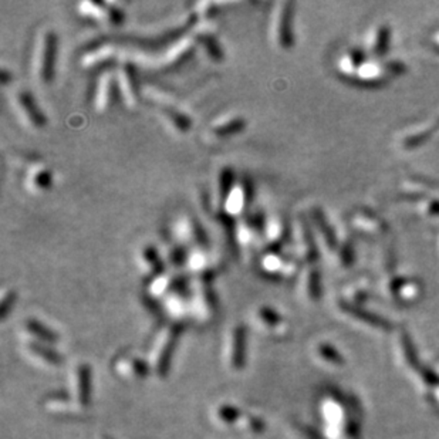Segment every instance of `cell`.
Listing matches in <instances>:
<instances>
[{"mask_svg": "<svg viewBox=\"0 0 439 439\" xmlns=\"http://www.w3.org/2000/svg\"><path fill=\"white\" fill-rule=\"evenodd\" d=\"M77 380H78V394L81 397V401H87V394H88V374L83 370H78L77 373Z\"/></svg>", "mask_w": 439, "mask_h": 439, "instance_id": "obj_30", "label": "cell"}, {"mask_svg": "<svg viewBox=\"0 0 439 439\" xmlns=\"http://www.w3.org/2000/svg\"><path fill=\"white\" fill-rule=\"evenodd\" d=\"M337 262L341 266H350L354 263L356 260V249H354V243L351 242H343L337 250V253L334 254Z\"/></svg>", "mask_w": 439, "mask_h": 439, "instance_id": "obj_27", "label": "cell"}, {"mask_svg": "<svg viewBox=\"0 0 439 439\" xmlns=\"http://www.w3.org/2000/svg\"><path fill=\"white\" fill-rule=\"evenodd\" d=\"M59 52V37L54 32L45 33L39 57V76L43 84H50L54 80L56 57Z\"/></svg>", "mask_w": 439, "mask_h": 439, "instance_id": "obj_5", "label": "cell"}, {"mask_svg": "<svg viewBox=\"0 0 439 439\" xmlns=\"http://www.w3.org/2000/svg\"><path fill=\"white\" fill-rule=\"evenodd\" d=\"M402 195L429 197L439 199V184L422 177H409L401 182Z\"/></svg>", "mask_w": 439, "mask_h": 439, "instance_id": "obj_15", "label": "cell"}, {"mask_svg": "<svg viewBox=\"0 0 439 439\" xmlns=\"http://www.w3.org/2000/svg\"><path fill=\"white\" fill-rule=\"evenodd\" d=\"M312 225H313V229H316V232L319 233L320 242L327 249V252L336 254L341 243L339 242V236H337L334 228L332 226V223L329 222V219L326 218V215L323 213V211L320 208L313 209Z\"/></svg>", "mask_w": 439, "mask_h": 439, "instance_id": "obj_12", "label": "cell"}, {"mask_svg": "<svg viewBox=\"0 0 439 439\" xmlns=\"http://www.w3.org/2000/svg\"><path fill=\"white\" fill-rule=\"evenodd\" d=\"M198 42H201L208 53V56L213 60V62H222L223 60V52L218 43V40L212 36V35H199Z\"/></svg>", "mask_w": 439, "mask_h": 439, "instance_id": "obj_25", "label": "cell"}, {"mask_svg": "<svg viewBox=\"0 0 439 439\" xmlns=\"http://www.w3.org/2000/svg\"><path fill=\"white\" fill-rule=\"evenodd\" d=\"M119 94L118 87V76H115L111 70H107L101 74L94 94V104L98 111H105L112 105L117 95Z\"/></svg>", "mask_w": 439, "mask_h": 439, "instance_id": "obj_8", "label": "cell"}, {"mask_svg": "<svg viewBox=\"0 0 439 439\" xmlns=\"http://www.w3.org/2000/svg\"><path fill=\"white\" fill-rule=\"evenodd\" d=\"M264 235H266V240L270 246V250H276L281 245L283 239L286 238L284 223L279 218H273V219L266 221Z\"/></svg>", "mask_w": 439, "mask_h": 439, "instance_id": "obj_20", "label": "cell"}, {"mask_svg": "<svg viewBox=\"0 0 439 439\" xmlns=\"http://www.w3.org/2000/svg\"><path fill=\"white\" fill-rule=\"evenodd\" d=\"M351 228L367 238H382L388 233V223L375 212L368 209H356L350 215Z\"/></svg>", "mask_w": 439, "mask_h": 439, "instance_id": "obj_3", "label": "cell"}, {"mask_svg": "<svg viewBox=\"0 0 439 439\" xmlns=\"http://www.w3.org/2000/svg\"><path fill=\"white\" fill-rule=\"evenodd\" d=\"M235 174L232 168H223L221 175H219V185H218V192H219V199H221V206L223 208L226 199L229 198L233 187H235Z\"/></svg>", "mask_w": 439, "mask_h": 439, "instance_id": "obj_23", "label": "cell"}, {"mask_svg": "<svg viewBox=\"0 0 439 439\" xmlns=\"http://www.w3.org/2000/svg\"><path fill=\"white\" fill-rule=\"evenodd\" d=\"M195 52V40L184 37L174 43L161 57L158 66L161 69H174L184 64Z\"/></svg>", "mask_w": 439, "mask_h": 439, "instance_id": "obj_13", "label": "cell"}, {"mask_svg": "<svg viewBox=\"0 0 439 439\" xmlns=\"http://www.w3.org/2000/svg\"><path fill=\"white\" fill-rule=\"evenodd\" d=\"M392 30L391 26L385 22L371 26L365 35L364 40V53L374 59H382L391 47Z\"/></svg>", "mask_w": 439, "mask_h": 439, "instance_id": "obj_4", "label": "cell"}, {"mask_svg": "<svg viewBox=\"0 0 439 439\" xmlns=\"http://www.w3.org/2000/svg\"><path fill=\"white\" fill-rule=\"evenodd\" d=\"M141 259H142V263L145 264L146 271H148L150 274H153L154 279L163 274V270H164L163 257H161L160 252L154 246L144 247Z\"/></svg>", "mask_w": 439, "mask_h": 439, "instance_id": "obj_19", "label": "cell"}, {"mask_svg": "<svg viewBox=\"0 0 439 439\" xmlns=\"http://www.w3.org/2000/svg\"><path fill=\"white\" fill-rule=\"evenodd\" d=\"M15 298H16V296H15V293H13V291H11V293H8V295L4 296V300H2V316H4V317L6 316L8 309H11V305H13Z\"/></svg>", "mask_w": 439, "mask_h": 439, "instance_id": "obj_31", "label": "cell"}, {"mask_svg": "<svg viewBox=\"0 0 439 439\" xmlns=\"http://www.w3.org/2000/svg\"><path fill=\"white\" fill-rule=\"evenodd\" d=\"M9 81H11V80H9V73H8V70H6V69H2V83L6 86Z\"/></svg>", "mask_w": 439, "mask_h": 439, "instance_id": "obj_33", "label": "cell"}, {"mask_svg": "<svg viewBox=\"0 0 439 439\" xmlns=\"http://www.w3.org/2000/svg\"><path fill=\"white\" fill-rule=\"evenodd\" d=\"M405 71L406 67L401 62L374 59L365 54L350 81L365 87H377L388 83L394 77L402 76Z\"/></svg>", "mask_w": 439, "mask_h": 439, "instance_id": "obj_1", "label": "cell"}, {"mask_svg": "<svg viewBox=\"0 0 439 439\" xmlns=\"http://www.w3.org/2000/svg\"><path fill=\"white\" fill-rule=\"evenodd\" d=\"M30 184L39 189V191H45L49 189L52 185V174L47 170H35L30 172Z\"/></svg>", "mask_w": 439, "mask_h": 439, "instance_id": "obj_26", "label": "cell"}, {"mask_svg": "<svg viewBox=\"0 0 439 439\" xmlns=\"http://www.w3.org/2000/svg\"><path fill=\"white\" fill-rule=\"evenodd\" d=\"M232 353L229 356V363L236 368L242 365L245 353V332L242 327H236L232 334Z\"/></svg>", "mask_w": 439, "mask_h": 439, "instance_id": "obj_21", "label": "cell"}, {"mask_svg": "<svg viewBox=\"0 0 439 439\" xmlns=\"http://www.w3.org/2000/svg\"><path fill=\"white\" fill-rule=\"evenodd\" d=\"M245 128H246V121L238 117V118H230L229 121H225L213 127V134L218 135L219 138H226V136H233L236 134H240Z\"/></svg>", "mask_w": 439, "mask_h": 439, "instance_id": "obj_22", "label": "cell"}, {"mask_svg": "<svg viewBox=\"0 0 439 439\" xmlns=\"http://www.w3.org/2000/svg\"><path fill=\"white\" fill-rule=\"evenodd\" d=\"M18 104L25 115V118L35 127L43 128L47 124V118L42 112L40 107L36 104L35 98L28 91H21L18 94Z\"/></svg>", "mask_w": 439, "mask_h": 439, "instance_id": "obj_17", "label": "cell"}, {"mask_svg": "<svg viewBox=\"0 0 439 439\" xmlns=\"http://www.w3.org/2000/svg\"><path fill=\"white\" fill-rule=\"evenodd\" d=\"M306 286L312 298L320 295V270L316 266H310L306 274Z\"/></svg>", "mask_w": 439, "mask_h": 439, "instance_id": "obj_28", "label": "cell"}, {"mask_svg": "<svg viewBox=\"0 0 439 439\" xmlns=\"http://www.w3.org/2000/svg\"><path fill=\"white\" fill-rule=\"evenodd\" d=\"M295 5L284 2L280 5V11L276 19L274 37L276 43L281 50H290L295 45V35H293V18H295Z\"/></svg>", "mask_w": 439, "mask_h": 439, "instance_id": "obj_6", "label": "cell"}, {"mask_svg": "<svg viewBox=\"0 0 439 439\" xmlns=\"http://www.w3.org/2000/svg\"><path fill=\"white\" fill-rule=\"evenodd\" d=\"M262 270L267 274L271 276H280V277H286L288 274H295L296 269H298V263L295 259L287 257L281 253H279L277 250H270L267 252L263 259H262Z\"/></svg>", "mask_w": 439, "mask_h": 439, "instance_id": "obj_14", "label": "cell"}, {"mask_svg": "<svg viewBox=\"0 0 439 439\" xmlns=\"http://www.w3.org/2000/svg\"><path fill=\"white\" fill-rule=\"evenodd\" d=\"M28 330H29L33 336H37V337L42 339V340H52V339H54V336L49 332V329H46L43 324H40V323L36 322V320L28 323Z\"/></svg>", "mask_w": 439, "mask_h": 439, "instance_id": "obj_29", "label": "cell"}, {"mask_svg": "<svg viewBox=\"0 0 439 439\" xmlns=\"http://www.w3.org/2000/svg\"><path fill=\"white\" fill-rule=\"evenodd\" d=\"M402 202L422 218H439V199L429 197L402 195Z\"/></svg>", "mask_w": 439, "mask_h": 439, "instance_id": "obj_16", "label": "cell"}, {"mask_svg": "<svg viewBox=\"0 0 439 439\" xmlns=\"http://www.w3.org/2000/svg\"><path fill=\"white\" fill-rule=\"evenodd\" d=\"M118 87L119 94L124 97L129 107H135L139 98V86L136 77V69L132 63L125 62L118 71Z\"/></svg>", "mask_w": 439, "mask_h": 439, "instance_id": "obj_11", "label": "cell"}, {"mask_svg": "<svg viewBox=\"0 0 439 439\" xmlns=\"http://www.w3.org/2000/svg\"><path fill=\"white\" fill-rule=\"evenodd\" d=\"M435 138H439V117L405 127L397 134L395 144L402 151H414Z\"/></svg>", "mask_w": 439, "mask_h": 439, "instance_id": "obj_2", "label": "cell"}, {"mask_svg": "<svg viewBox=\"0 0 439 439\" xmlns=\"http://www.w3.org/2000/svg\"><path fill=\"white\" fill-rule=\"evenodd\" d=\"M436 240H438V249H439V232H438V236H436Z\"/></svg>", "mask_w": 439, "mask_h": 439, "instance_id": "obj_34", "label": "cell"}, {"mask_svg": "<svg viewBox=\"0 0 439 439\" xmlns=\"http://www.w3.org/2000/svg\"><path fill=\"white\" fill-rule=\"evenodd\" d=\"M295 228H296L295 240H296V249L299 252V256L309 263L317 262L320 252H319V243L313 232V228L305 219H300Z\"/></svg>", "mask_w": 439, "mask_h": 439, "instance_id": "obj_7", "label": "cell"}, {"mask_svg": "<svg viewBox=\"0 0 439 439\" xmlns=\"http://www.w3.org/2000/svg\"><path fill=\"white\" fill-rule=\"evenodd\" d=\"M252 199H253L252 182L245 180L242 182L236 184L233 187L229 198L226 199V202L223 205L225 216L235 218V216L240 215L252 204Z\"/></svg>", "mask_w": 439, "mask_h": 439, "instance_id": "obj_9", "label": "cell"}, {"mask_svg": "<svg viewBox=\"0 0 439 439\" xmlns=\"http://www.w3.org/2000/svg\"><path fill=\"white\" fill-rule=\"evenodd\" d=\"M429 42H431L432 47H433L436 52H439V26L435 28V29L431 32V35H429Z\"/></svg>", "mask_w": 439, "mask_h": 439, "instance_id": "obj_32", "label": "cell"}, {"mask_svg": "<svg viewBox=\"0 0 439 439\" xmlns=\"http://www.w3.org/2000/svg\"><path fill=\"white\" fill-rule=\"evenodd\" d=\"M163 112H164V115L172 122V125L178 129V131H181V132H187V131H189V128H191V119L184 114V112H181L180 110H177V108H174V107H163Z\"/></svg>", "mask_w": 439, "mask_h": 439, "instance_id": "obj_24", "label": "cell"}, {"mask_svg": "<svg viewBox=\"0 0 439 439\" xmlns=\"http://www.w3.org/2000/svg\"><path fill=\"white\" fill-rule=\"evenodd\" d=\"M83 16L93 22H108L111 25H119L124 21V13L114 5L84 2L78 6Z\"/></svg>", "mask_w": 439, "mask_h": 439, "instance_id": "obj_10", "label": "cell"}, {"mask_svg": "<svg viewBox=\"0 0 439 439\" xmlns=\"http://www.w3.org/2000/svg\"><path fill=\"white\" fill-rule=\"evenodd\" d=\"M117 49L114 45H98L95 49H90L84 57H83V66L84 67H98V66H107L110 62L115 59Z\"/></svg>", "mask_w": 439, "mask_h": 439, "instance_id": "obj_18", "label": "cell"}]
</instances>
